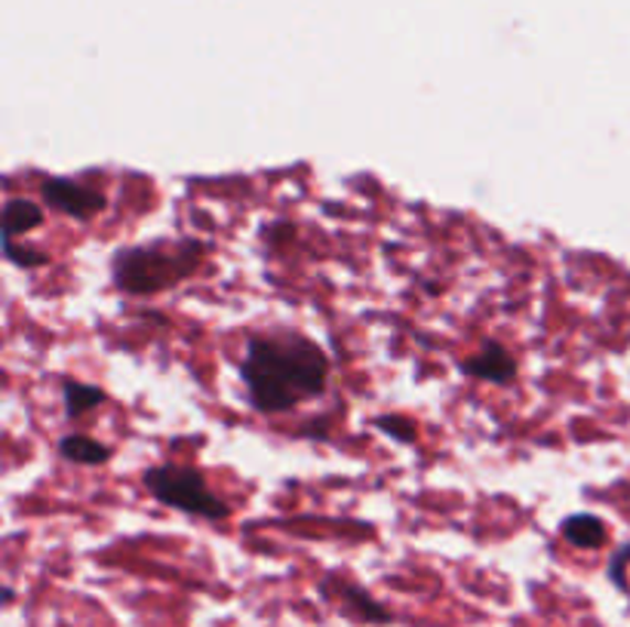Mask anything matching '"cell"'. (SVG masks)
<instances>
[{
  "label": "cell",
  "instance_id": "cell-3",
  "mask_svg": "<svg viewBox=\"0 0 630 627\" xmlns=\"http://www.w3.org/2000/svg\"><path fill=\"white\" fill-rule=\"evenodd\" d=\"M145 489L167 508L201 517V520H225L231 513L228 501L218 499L206 486L201 470L179 468V465H160L145 470Z\"/></svg>",
  "mask_w": 630,
  "mask_h": 627
},
{
  "label": "cell",
  "instance_id": "cell-8",
  "mask_svg": "<svg viewBox=\"0 0 630 627\" xmlns=\"http://www.w3.org/2000/svg\"><path fill=\"white\" fill-rule=\"evenodd\" d=\"M563 539L573 544V548H581V551H594L606 544V523L594 513H575L563 523Z\"/></svg>",
  "mask_w": 630,
  "mask_h": 627
},
{
  "label": "cell",
  "instance_id": "cell-2",
  "mask_svg": "<svg viewBox=\"0 0 630 627\" xmlns=\"http://www.w3.org/2000/svg\"><path fill=\"white\" fill-rule=\"evenodd\" d=\"M201 256L203 246L197 241H182L175 246L167 243L124 246L111 258V277L117 289L129 296H158L197 272Z\"/></svg>",
  "mask_w": 630,
  "mask_h": 627
},
{
  "label": "cell",
  "instance_id": "cell-10",
  "mask_svg": "<svg viewBox=\"0 0 630 627\" xmlns=\"http://www.w3.org/2000/svg\"><path fill=\"white\" fill-rule=\"evenodd\" d=\"M3 256L10 258L13 265H19V268H43V265H50L46 253H41V249H19L15 241H3Z\"/></svg>",
  "mask_w": 630,
  "mask_h": 627
},
{
  "label": "cell",
  "instance_id": "cell-9",
  "mask_svg": "<svg viewBox=\"0 0 630 627\" xmlns=\"http://www.w3.org/2000/svg\"><path fill=\"white\" fill-rule=\"evenodd\" d=\"M62 400H65V415H68V418H81V415L89 413L93 406H102V403L108 400V394L96 385L72 382V379H68V382L62 385Z\"/></svg>",
  "mask_w": 630,
  "mask_h": 627
},
{
  "label": "cell",
  "instance_id": "cell-7",
  "mask_svg": "<svg viewBox=\"0 0 630 627\" xmlns=\"http://www.w3.org/2000/svg\"><path fill=\"white\" fill-rule=\"evenodd\" d=\"M58 456L65 458V461H74V465L96 468V465H105L111 458V446L93 440V437H84V434H65L58 440Z\"/></svg>",
  "mask_w": 630,
  "mask_h": 627
},
{
  "label": "cell",
  "instance_id": "cell-6",
  "mask_svg": "<svg viewBox=\"0 0 630 627\" xmlns=\"http://www.w3.org/2000/svg\"><path fill=\"white\" fill-rule=\"evenodd\" d=\"M46 222V215L38 203L25 198H13L3 206V241H15L19 234L38 231Z\"/></svg>",
  "mask_w": 630,
  "mask_h": 627
},
{
  "label": "cell",
  "instance_id": "cell-11",
  "mask_svg": "<svg viewBox=\"0 0 630 627\" xmlns=\"http://www.w3.org/2000/svg\"><path fill=\"white\" fill-rule=\"evenodd\" d=\"M375 425L382 431H387V434H397V440L403 443L416 440V428H413L409 422H403V418H391V415H385V418H378Z\"/></svg>",
  "mask_w": 630,
  "mask_h": 627
},
{
  "label": "cell",
  "instance_id": "cell-5",
  "mask_svg": "<svg viewBox=\"0 0 630 627\" xmlns=\"http://www.w3.org/2000/svg\"><path fill=\"white\" fill-rule=\"evenodd\" d=\"M461 372L471 375V379H480V382H492V385H508L514 382L516 375V360L511 357V351L499 342H487L480 354L468 357L461 363Z\"/></svg>",
  "mask_w": 630,
  "mask_h": 627
},
{
  "label": "cell",
  "instance_id": "cell-4",
  "mask_svg": "<svg viewBox=\"0 0 630 627\" xmlns=\"http://www.w3.org/2000/svg\"><path fill=\"white\" fill-rule=\"evenodd\" d=\"M41 198L50 210L72 215V219H81V222L93 219V215L102 213V210L108 206V200H105L102 191L77 185L74 179H46L41 185Z\"/></svg>",
  "mask_w": 630,
  "mask_h": 627
},
{
  "label": "cell",
  "instance_id": "cell-1",
  "mask_svg": "<svg viewBox=\"0 0 630 627\" xmlns=\"http://www.w3.org/2000/svg\"><path fill=\"white\" fill-rule=\"evenodd\" d=\"M241 375L258 413H289L327 394L330 357L301 332L253 336L246 342Z\"/></svg>",
  "mask_w": 630,
  "mask_h": 627
}]
</instances>
